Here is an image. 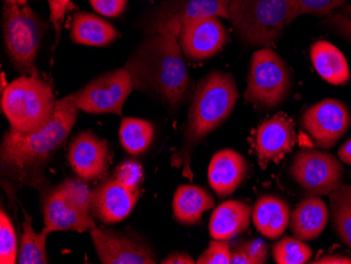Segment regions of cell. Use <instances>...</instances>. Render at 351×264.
Listing matches in <instances>:
<instances>
[{
	"label": "cell",
	"mask_w": 351,
	"mask_h": 264,
	"mask_svg": "<svg viewBox=\"0 0 351 264\" xmlns=\"http://www.w3.org/2000/svg\"><path fill=\"white\" fill-rule=\"evenodd\" d=\"M78 92L57 100L54 116L49 123L33 133L10 129L0 149V167L5 178L45 191V165L66 145L78 116Z\"/></svg>",
	"instance_id": "6da1fadb"
},
{
	"label": "cell",
	"mask_w": 351,
	"mask_h": 264,
	"mask_svg": "<svg viewBox=\"0 0 351 264\" xmlns=\"http://www.w3.org/2000/svg\"><path fill=\"white\" fill-rule=\"evenodd\" d=\"M180 29L152 34L128 61L134 88L177 111L191 96L193 82L179 45Z\"/></svg>",
	"instance_id": "7a4b0ae2"
},
{
	"label": "cell",
	"mask_w": 351,
	"mask_h": 264,
	"mask_svg": "<svg viewBox=\"0 0 351 264\" xmlns=\"http://www.w3.org/2000/svg\"><path fill=\"white\" fill-rule=\"evenodd\" d=\"M238 97L236 80L230 73L213 71L199 80L189 108L183 145L173 155L171 165L183 167V174L193 176L189 169L191 151L230 117Z\"/></svg>",
	"instance_id": "3957f363"
},
{
	"label": "cell",
	"mask_w": 351,
	"mask_h": 264,
	"mask_svg": "<svg viewBox=\"0 0 351 264\" xmlns=\"http://www.w3.org/2000/svg\"><path fill=\"white\" fill-rule=\"evenodd\" d=\"M301 14L297 0H230L228 19L244 43L268 48Z\"/></svg>",
	"instance_id": "277c9868"
},
{
	"label": "cell",
	"mask_w": 351,
	"mask_h": 264,
	"mask_svg": "<svg viewBox=\"0 0 351 264\" xmlns=\"http://www.w3.org/2000/svg\"><path fill=\"white\" fill-rule=\"evenodd\" d=\"M52 86L39 76L23 75L7 84L1 94V110L10 129L33 133L52 120L56 110Z\"/></svg>",
	"instance_id": "5b68a950"
},
{
	"label": "cell",
	"mask_w": 351,
	"mask_h": 264,
	"mask_svg": "<svg viewBox=\"0 0 351 264\" xmlns=\"http://www.w3.org/2000/svg\"><path fill=\"white\" fill-rule=\"evenodd\" d=\"M47 23L32 8L5 5L3 32L5 52L14 68L23 75L39 76L36 67Z\"/></svg>",
	"instance_id": "8992f818"
},
{
	"label": "cell",
	"mask_w": 351,
	"mask_h": 264,
	"mask_svg": "<svg viewBox=\"0 0 351 264\" xmlns=\"http://www.w3.org/2000/svg\"><path fill=\"white\" fill-rule=\"evenodd\" d=\"M293 86L291 71L275 51L262 48L252 54L245 100L264 108L279 106Z\"/></svg>",
	"instance_id": "52a82bcc"
},
{
	"label": "cell",
	"mask_w": 351,
	"mask_h": 264,
	"mask_svg": "<svg viewBox=\"0 0 351 264\" xmlns=\"http://www.w3.org/2000/svg\"><path fill=\"white\" fill-rule=\"evenodd\" d=\"M289 174L309 196H326L343 184L345 169L331 154L302 149L291 163Z\"/></svg>",
	"instance_id": "ba28073f"
},
{
	"label": "cell",
	"mask_w": 351,
	"mask_h": 264,
	"mask_svg": "<svg viewBox=\"0 0 351 264\" xmlns=\"http://www.w3.org/2000/svg\"><path fill=\"white\" fill-rule=\"evenodd\" d=\"M230 0H167L143 19L147 34H162L184 23L205 17H230Z\"/></svg>",
	"instance_id": "9c48e42d"
},
{
	"label": "cell",
	"mask_w": 351,
	"mask_h": 264,
	"mask_svg": "<svg viewBox=\"0 0 351 264\" xmlns=\"http://www.w3.org/2000/svg\"><path fill=\"white\" fill-rule=\"evenodd\" d=\"M129 70L116 69L100 75L88 86L78 91L77 104L79 110L90 114L122 115V108L134 90Z\"/></svg>",
	"instance_id": "30bf717a"
},
{
	"label": "cell",
	"mask_w": 351,
	"mask_h": 264,
	"mask_svg": "<svg viewBox=\"0 0 351 264\" xmlns=\"http://www.w3.org/2000/svg\"><path fill=\"white\" fill-rule=\"evenodd\" d=\"M301 124L317 147L328 149L335 147L350 128V112L343 102L327 98L307 108Z\"/></svg>",
	"instance_id": "8fae6325"
},
{
	"label": "cell",
	"mask_w": 351,
	"mask_h": 264,
	"mask_svg": "<svg viewBox=\"0 0 351 264\" xmlns=\"http://www.w3.org/2000/svg\"><path fill=\"white\" fill-rule=\"evenodd\" d=\"M90 237L98 258L104 264H154L152 248L139 237L115 230H102L95 226Z\"/></svg>",
	"instance_id": "7c38bea8"
},
{
	"label": "cell",
	"mask_w": 351,
	"mask_h": 264,
	"mask_svg": "<svg viewBox=\"0 0 351 264\" xmlns=\"http://www.w3.org/2000/svg\"><path fill=\"white\" fill-rule=\"evenodd\" d=\"M228 33L218 17H205L184 23L179 35L183 54L194 61H203L218 54L226 45Z\"/></svg>",
	"instance_id": "4fadbf2b"
},
{
	"label": "cell",
	"mask_w": 351,
	"mask_h": 264,
	"mask_svg": "<svg viewBox=\"0 0 351 264\" xmlns=\"http://www.w3.org/2000/svg\"><path fill=\"white\" fill-rule=\"evenodd\" d=\"M139 196V189L110 177L93 191L90 212L104 224H118L131 214Z\"/></svg>",
	"instance_id": "5bb4252c"
},
{
	"label": "cell",
	"mask_w": 351,
	"mask_h": 264,
	"mask_svg": "<svg viewBox=\"0 0 351 264\" xmlns=\"http://www.w3.org/2000/svg\"><path fill=\"white\" fill-rule=\"evenodd\" d=\"M69 163L79 179L93 181L104 176L108 167L106 141L90 131L77 134L69 145Z\"/></svg>",
	"instance_id": "9a60e30c"
},
{
	"label": "cell",
	"mask_w": 351,
	"mask_h": 264,
	"mask_svg": "<svg viewBox=\"0 0 351 264\" xmlns=\"http://www.w3.org/2000/svg\"><path fill=\"white\" fill-rule=\"evenodd\" d=\"M41 202L45 228L51 232L64 230L84 232L96 226L90 214L80 210L58 185L43 191Z\"/></svg>",
	"instance_id": "2e32d148"
},
{
	"label": "cell",
	"mask_w": 351,
	"mask_h": 264,
	"mask_svg": "<svg viewBox=\"0 0 351 264\" xmlns=\"http://www.w3.org/2000/svg\"><path fill=\"white\" fill-rule=\"evenodd\" d=\"M295 143L293 124L286 116H274L262 122L254 141V149L262 167L270 163H280L285 155L291 153Z\"/></svg>",
	"instance_id": "e0dca14e"
},
{
	"label": "cell",
	"mask_w": 351,
	"mask_h": 264,
	"mask_svg": "<svg viewBox=\"0 0 351 264\" xmlns=\"http://www.w3.org/2000/svg\"><path fill=\"white\" fill-rule=\"evenodd\" d=\"M247 171V163L241 154L234 149H222L210 160L208 183L219 197H228L243 182Z\"/></svg>",
	"instance_id": "ac0fdd59"
},
{
	"label": "cell",
	"mask_w": 351,
	"mask_h": 264,
	"mask_svg": "<svg viewBox=\"0 0 351 264\" xmlns=\"http://www.w3.org/2000/svg\"><path fill=\"white\" fill-rule=\"evenodd\" d=\"M329 211L320 196H309L298 204L291 216L293 237L302 241L317 239L326 228Z\"/></svg>",
	"instance_id": "d6986e66"
},
{
	"label": "cell",
	"mask_w": 351,
	"mask_h": 264,
	"mask_svg": "<svg viewBox=\"0 0 351 264\" xmlns=\"http://www.w3.org/2000/svg\"><path fill=\"white\" fill-rule=\"evenodd\" d=\"M252 221L264 237L275 240L281 237L291 222V208L283 199L263 195L256 201Z\"/></svg>",
	"instance_id": "ffe728a7"
},
{
	"label": "cell",
	"mask_w": 351,
	"mask_h": 264,
	"mask_svg": "<svg viewBox=\"0 0 351 264\" xmlns=\"http://www.w3.org/2000/svg\"><path fill=\"white\" fill-rule=\"evenodd\" d=\"M252 210L243 201L228 200L217 206L210 221L213 239L230 240L247 230Z\"/></svg>",
	"instance_id": "44dd1931"
},
{
	"label": "cell",
	"mask_w": 351,
	"mask_h": 264,
	"mask_svg": "<svg viewBox=\"0 0 351 264\" xmlns=\"http://www.w3.org/2000/svg\"><path fill=\"white\" fill-rule=\"evenodd\" d=\"M311 58L317 74L332 86H342L350 80L346 57L336 45L326 40L317 41L311 48Z\"/></svg>",
	"instance_id": "7402d4cb"
},
{
	"label": "cell",
	"mask_w": 351,
	"mask_h": 264,
	"mask_svg": "<svg viewBox=\"0 0 351 264\" xmlns=\"http://www.w3.org/2000/svg\"><path fill=\"white\" fill-rule=\"evenodd\" d=\"M214 206V197L205 189L194 184L180 185L173 195V218L180 224H196L204 212Z\"/></svg>",
	"instance_id": "603a6c76"
},
{
	"label": "cell",
	"mask_w": 351,
	"mask_h": 264,
	"mask_svg": "<svg viewBox=\"0 0 351 264\" xmlns=\"http://www.w3.org/2000/svg\"><path fill=\"white\" fill-rule=\"evenodd\" d=\"M119 37V32L104 19L93 14H75L71 25V38L78 45L108 47Z\"/></svg>",
	"instance_id": "cb8c5ba5"
},
{
	"label": "cell",
	"mask_w": 351,
	"mask_h": 264,
	"mask_svg": "<svg viewBox=\"0 0 351 264\" xmlns=\"http://www.w3.org/2000/svg\"><path fill=\"white\" fill-rule=\"evenodd\" d=\"M23 214L25 221L23 222V232L19 248V263H47V239L51 232L45 226L40 232H37L33 228V219L27 213Z\"/></svg>",
	"instance_id": "d4e9b609"
},
{
	"label": "cell",
	"mask_w": 351,
	"mask_h": 264,
	"mask_svg": "<svg viewBox=\"0 0 351 264\" xmlns=\"http://www.w3.org/2000/svg\"><path fill=\"white\" fill-rule=\"evenodd\" d=\"M328 196L333 230L341 241L351 248V185L342 184Z\"/></svg>",
	"instance_id": "484cf974"
},
{
	"label": "cell",
	"mask_w": 351,
	"mask_h": 264,
	"mask_svg": "<svg viewBox=\"0 0 351 264\" xmlns=\"http://www.w3.org/2000/svg\"><path fill=\"white\" fill-rule=\"evenodd\" d=\"M154 133L151 122L139 118H124L120 125V143L128 153L137 156L149 149Z\"/></svg>",
	"instance_id": "4316f807"
},
{
	"label": "cell",
	"mask_w": 351,
	"mask_h": 264,
	"mask_svg": "<svg viewBox=\"0 0 351 264\" xmlns=\"http://www.w3.org/2000/svg\"><path fill=\"white\" fill-rule=\"evenodd\" d=\"M273 256L278 264H304L311 260L313 250L304 241L286 236L273 246Z\"/></svg>",
	"instance_id": "83f0119b"
},
{
	"label": "cell",
	"mask_w": 351,
	"mask_h": 264,
	"mask_svg": "<svg viewBox=\"0 0 351 264\" xmlns=\"http://www.w3.org/2000/svg\"><path fill=\"white\" fill-rule=\"evenodd\" d=\"M19 242L15 228L7 213L0 212V263H19Z\"/></svg>",
	"instance_id": "f1b7e54d"
},
{
	"label": "cell",
	"mask_w": 351,
	"mask_h": 264,
	"mask_svg": "<svg viewBox=\"0 0 351 264\" xmlns=\"http://www.w3.org/2000/svg\"><path fill=\"white\" fill-rule=\"evenodd\" d=\"M58 188L64 193L66 197L73 201L80 210L88 214H92L90 212V206H92V192L86 181L82 179L68 178L63 180Z\"/></svg>",
	"instance_id": "f546056e"
},
{
	"label": "cell",
	"mask_w": 351,
	"mask_h": 264,
	"mask_svg": "<svg viewBox=\"0 0 351 264\" xmlns=\"http://www.w3.org/2000/svg\"><path fill=\"white\" fill-rule=\"evenodd\" d=\"M232 259V251L228 240L210 241V246L201 254L197 260L198 264H230Z\"/></svg>",
	"instance_id": "4dcf8cb0"
},
{
	"label": "cell",
	"mask_w": 351,
	"mask_h": 264,
	"mask_svg": "<svg viewBox=\"0 0 351 264\" xmlns=\"http://www.w3.org/2000/svg\"><path fill=\"white\" fill-rule=\"evenodd\" d=\"M302 14L315 16H330L333 12L342 7L347 0H297Z\"/></svg>",
	"instance_id": "1f68e13d"
},
{
	"label": "cell",
	"mask_w": 351,
	"mask_h": 264,
	"mask_svg": "<svg viewBox=\"0 0 351 264\" xmlns=\"http://www.w3.org/2000/svg\"><path fill=\"white\" fill-rule=\"evenodd\" d=\"M114 177L131 188L139 189L140 182L143 178V169L137 161H123L118 165Z\"/></svg>",
	"instance_id": "d6a6232c"
},
{
	"label": "cell",
	"mask_w": 351,
	"mask_h": 264,
	"mask_svg": "<svg viewBox=\"0 0 351 264\" xmlns=\"http://www.w3.org/2000/svg\"><path fill=\"white\" fill-rule=\"evenodd\" d=\"M245 253L250 256L254 264H263L268 259V248L261 238H252L240 244Z\"/></svg>",
	"instance_id": "836d02e7"
},
{
	"label": "cell",
	"mask_w": 351,
	"mask_h": 264,
	"mask_svg": "<svg viewBox=\"0 0 351 264\" xmlns=\"http://www.w3.org/2000/svg\"><path fill=\"white\" fill-rule=\"evenodd\" d=\"M128 0H90V5L95 11L102 16L118 17L123 13Z\"/></svg>",
	"instance_id": "e575fe53"
},
{
	"label": "cell",
	"mask_w": 351,
	"mask_h": 264,
	"mask_svg": "<svg viewBox=\"0 0 351 264\" xmlns=\"http://www.w3.org/2000/svg\"><path fill=\"white\" fill-rule=\"evenodd\" d=\"M49 9H50V21L56 33V45L60 38L61 29H62L63 19L66 15V9L71 0H47Z\"/></svg>",
	"instance_id": "d590c367"
},
{
	"label": "cell",
	"mask_w": 351,
	"mask_h": 264,
	"mask_svg": "<svg viewBox=\"0 0 351 264\" xmlns=\"http://www.w3.org/2000/svg\"><path fill=\"white\" fill-rule=\"evenodd\" d=\"M327 23L332 29H336L339 34L351 41V16H346L344 14H337L329 16Z\"/></svg>",
	"instance_id": "8d00e7d4"
},
{
	"label": "cell",
	"mask_w": 351,
	"mask_h": 264,
	"mask_svg": "<svg viewBox=\"0 0 351 264\" xmlns=\"http://www.w3.org/2000/svg\"><path fill=\"white\" fill-rule=\"evenodd\" d=\"M161 263L163 264H194L195 260L187 253L183 252H177V253L171 254L165 257Z\"/></svg>",
	"instance_id": "74e56055"
},
{
	"label": "cell",
	"mask_w": 351,
	"mask_h": 264,
	"mask_svg": "<svg viewBox=\"0 0 351 264\" xmlns=\"http://www.w3.org/2000/svg\"><path fill=\"white\" fill-rule=\"evenodd\" d=\"M230 263L232 264H254L252 260L250 259V256L245 253L243 248L239 245H237L232 251V259H230Z\"/></svg>",
	"instance_id": "f35d334b"
},
{
	"label": "cell",
	"mask_w": 351,
	"mask_h": 264,
	"mask_svg": "<svg viewBox=\"0 0 351 264\" xmlns=\"http://www.w3.org/2000/svg\"><path fill=\"white\" fill-rule=\"evenodd\" d=\"M315 264H351V258L342 255H328L321 257L315 261L311 262Z\"/></svg>",
	"instance_id": "ab89813d"
},
{
	"label": "cell",
	"mask_w": 351,
	"mask_h": 264,
	"mask_svg": "<svg viewBox=\"0 0 351 264\" xmlns=\"http://www.w3.org/2000/svg\"><path fill=\"white\" fill-rule=\"evenodd\" d=\"M338 155L341 161L351 165V138L339 149Z\"/></svg>",
	"instance_id": "60d3db41"
},
{
	"label": "cell",
	"mask_w": 351,
	"mask_h": 264,
	"mask_svg": "<svg viewBox=\"0 0 351 264\" xmlns=\"http://www.w3.org/2000/svg\"><path fill=\"white\" fill-rule=\"evenodd\" d=\"M3 1L5 5H25L27 3V0H3Z\"/></svg>",
	"instance_id": "b9f144b4"
}]
</instances>
